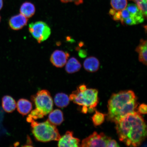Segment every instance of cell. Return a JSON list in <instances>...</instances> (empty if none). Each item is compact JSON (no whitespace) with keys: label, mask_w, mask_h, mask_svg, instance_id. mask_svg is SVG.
<instances>
[{"label":"cell","mask_w":147,"mask_h":147,"mask_svg":"<svg viewBox=\"0 0 147 147\" xmlns=\"http://www.w3.org/2000/svg\"><path fill=\"white\" fill-rule=\"evenodd\" d=\"M3 6V0H0V10L2 9Z\"/></svg>","instance_id":"obj_32"},{"label":"cell","mask_w":147,"mask_h":147,"mask_svg":"<svg viewBox=\"0 0 147 147\" xmlns=\"http://www.w3.org/2000/svg\"><path fill=\"white\" fill-rule=\"evenodd\" d=\"M31 123L32 133L38 141L47 142L59 141L61 137L56 126L48 120L41 123L33 120Z\"/></svg>","instance_id":"obj_4"},{"label":"cell","mask_w":147,"mask_h":147,"mask_svg":"<svg viewBox=\"0 0 147 147\" xmlns=\"http://www.w3.org/2000/svg\"><path fill=\"white\" fill-rule=\"evenodd\" d=\"M116 10H114V9H110L109 13L110 15H111V16H113L115 14V13Z\"/></svg>","instance_id":"obj_31"},{"label":"cell","mask_w":147,"mask_h":147,"mask_svg":"<svg viewBox=\"0 0 147 147\" xmlns=\"http://www.w3.org/2000/svg\"><path fill=\"white\" fill-rule=\"evenodd\" d=\"M115 124L119 141L127 146H139L146 137V123L137 111L128 113Z\"/></svg>","instance_id":"obj_1"},{"label":"cell","mask_w":147,"mask_h":147,"mask_svg":"<svg viewBox=\"0 0 147 147\" xmlns=\"http://www.w3.org/2000/svg\"><path fill=\"white\" fill-rule=\"evenodd\" d=\"M62 3H67L69 2H74L76 5L82 4L83 3V0H60Z\"/></svg>","instance_id":"obj_28"},{"label":"cell","mask_w":147,"mask_h":147,"mask_svg":"<svg viewBox=\"0 0 147 147\" xmlns=\"http://www.w3.org/2000/svg\"><path fill=\"white\" fill-rule=\"evenodd\" d=\"M79 55L80 57L84 58L87 56V52L84 50H81L79 51Z\"/></svg>","instance_id":"obj_30"},{"label":"cell","mask_w":147,"mask_h":147,"mask_svg":"<svg viewBox=\"0 0 147 147\" xmlns=\"http://www.w3.org/2000/svg\"><path fill=\"white\" fill-rule=\"evenodd\" d=\"M20 13L27 18H30L34 15L36 12V7L32 3L26 1L20 7Z\"/></svg>","instance_id":"obj_15"},{"label":"cell","mask_w":147,"mask_h":147,"mask_svg":"<svg viewBox=\"0 0 147 147\" xmlns=\"http://www.w3.org/2000/svg\"><path fill=\"white\" fill-rule=\"evenodd\" d=\"M29 30L33 37L39 43L47 40L51 33L50 27L42 21L30 23L29 25Z\"/></svg>","instance_id":"obj_6"},{"label":"cell","mask_w":147,"mask_h":147,"mask_svg":"<svg viewBox=\"0 0 147 147\" xmlns=\"http://www.w3.org/2000/svg\"><path fill=\"white\" fill-rule=\"evenodd\" d=\"M113 19L115 21H120L122 24H124L123 20L122 19L121 16V11L116 12L113 16Z\"/></svg>","instance_id":"obj_26"},{"label":"cell","mask_w":147,"mask_h":147,"mask_svg":"<svg viewBox=\"0 0 147 147\" xmlns=\"http://www.w3.org/2000/svg\"><path fill=\"white\" fill-rule=\"evenodd\" d=\"M48 121L55 125H59L64 121L63 113L61 110L58 109L51 111L49 115Z\"/></svg>","instance_id":"obj_16"},{"label":"cell","mask_w":147,"mask_h":147,"mask_svg":"<svg viewBox=\"0 0 147 147\" xmlns=\"http://www.w3.org/2000/svg\"><path fill=\"white\" fill-rule=\"evenodd\" d=\"M69 97L64 93H58L55 95L54 102L58 107L63 108L67 107L69 102Z\"/></svg>","instance_id":"obj_18"},{"label":"cell","mask_w":147,"mask_h":147,"mask_svg":"<svg viewBox=\"0 0 147 147\" xmlns=\"http://www.w3.org/2000/svg\"><path fill=\"white\" fill-rule=\"evenodd\" d=\"M126 8L132 16H137L143 15L142 12L140 10L137 5L134 3L128 4Z\"/></svg>","instance_id":"obj_22"},{"label":"cell","mask_w":147,"mask_h":147,"mask_svg":"<svg viewBox=\"0 0 147 147\" xmlns=\"http://www.w3.org/2000/svg\"><path fill=\"white\" fill-rule=\"evenodd\" d=\"M137 112L140 114L146 115L147 113V105L144 104L140 105L137 108Z\"/></svg>","instance_id":"obj_25"},{"label":"cell","mask_w":147,"mask_h":147,"mask_svg":"<svg viewBox=\"0 0 147 147\" xmlns=\"http://www.w3.org/2000/svg\"><path fill=\"white\" fill-rule=\"evenodd\" d=\"M2 106L3 110L7 113H11L16 109V104L11 96L5 95L2 98Z\"/></svg>","instance_id":"obj_14"},{"label":"cell","mask_w":147,"mask_h":147,"mask_svg":"<svg viewBox=\"0 0 147 147\" xmlns=\"http://www.w3.org/2000/svg\"><path fill=\"white\" fill-rule=\"evenodd\" d=\"M69 100L82 106L84 113L93 112L98 103V91L94 89H87L84 84L80 85L70 95Z\"/></svg>","instance_id":"obj_3"},{"label":"cell","mask_w":147,"mask_h":147,"mask_svg":"<svg viewBox=\"0 0 147 147\" xmlns=\"http://www.w3.org/2000/svg\"><path fill=\"white\" fill-rule=\"evenodd\" d=\"M99 60L96 58L90 57L86 59L84 63L86 70L90 72H95L98 71L100 67Z\"/></svg>","instance_id":"obj_12"},{"label":"cell","mask_w":147,"mask_h":147,"mask_svg":"<svg viewBox=\"0 0 147 147\" xmlns=\"http://www.w3.org/2000/svg\"><path fill=\"white\" fill-rule=\"evenodd\" d=\"M121 16L123 20L126 19L131 16V14L128 11V10L126 8L124 9L122 11H121Z\"/></svg>","instance_id":"obj_27"},{"label":"cell","mask_w":147,"mask_h":147,"mask_svg":"<svg viewBox=\"0 0 147 147\" xmlns=\"http://www.w3.org/2000/svg\"><path fill=\"white\" fill-rule=\"evenodd\" d=\"M111 138L103 133L98 134L95 131L82 141V147H106Z\"/></svg>","instance_id":"obj_7"},{"label":"cell","mask_w":147,"mask_h":147,"mask_svg":"<svg viewBox=\"0 0 147 147\" xmlns=\"http://www.w3.org/2000/svg\"><path fill=\"white\" fill-rule=\"evenodd\" d=\"M69 56V53L63 51L56 50L53 52L50 57V61L55 67L61 68L65 65Z\"/></svg>","instance_id":"obj_8"},{"label":"cell","mask_w":147,"mask_h":147,"mask_svg":"<svg viewBox=\"0 0 147 147\" xmlns=\"http://www.w3.org/2000/svg\"><path fill=\"white\" fill-rule=\"evenodd\" d=\"M28 22V18L20 13L11 18L9 21V24L12 30H18L26 26Z\"/></svg>","instance_id":"obj_10"},{"label":"cell","mask_w":147,"mask_h":147,"mask_svg":"<svg viewBox=\"0 0 147 147\" xmlns=\"http://www.w3.org/2000/svg\"><path fill=\"white\" fill-rule=\"evenodd\" d=\"M124 23H125L126 24L128 25H134L137 24L133 16H131L130 17L124 19L123 21Z\"/></svg>","instance_id":"obj_24"},{"label":"cell","mask_w":147,"mask_h":147,"mask_svg":"<svg viewBox=\"0 0 147 147\" xmlns=\"http://www.w3.org/2000/svg\"><path fill=\"white\" fill-rule=\"evenodd\" d=\"M95 113L92 117V121L94 125L95 126L100 125L102 124L105 120L107 115L95 110Z\"/></svg>","instance_id":"obj_19"},{"label":"cell","mask_w":147,"mask_h":147,"mask_svg":"<svg viewBox=\"0 0 147 147\" xmlns=\"http://www.w3.org/2000/svg\"><path fill=\"white\" fill-rule=\"evenodd\" d=\"M16 107L19 113L22 115H25L30 113L32 109V106L30 101L22 98L18 101Z\"/></svg>","instance_id":"obj_13"},{"label":"cell","mask_w":147,"mask_h":147,"mask_svg":"<svg viewBox=\"0 0 147 147\" xmlns=\"http://www.w3.org/2000/svg\"><path fill=\"white\" fill-rule=\"evenodd\" d=\"M1 16H0V22H1Z\"/></svg>","instance_id":"obj_33"},{"label":"cell","mask_w":147,"mask_h":147,"mask_svg":"<svg viewBox=\"0 0 147 147\" xmlns=\"http://www.w3.org/2000/svg\"><path fill=\"white\" fill-rule=\"evenodd\" d=\"M32 99L36 109L41 111L45 116L52 111L53 100L48 91L43 90L38 91L35 95L32 96Z\"/></svg>","instance_id":"obj_5"},{"label":"cell","mask_w":147,"mask_h":147,"mask_svg":"<svg viewBox=\"0 0 147 147\" xmlns=\"http://www.w3.org/2000/svg\"><path fill=\"white\" fill-rule=\"evenodd\" d=\"M44 116L45 115L41 111L36 108L35 109L33 110L28 115L27 117V121L28 122L31 123L34 119L43 118Z\"/></svg>","instance_id":"obj_21"},{"label":"cell","mask_w":147,"mask_h":147,"mask_svg":"<svg viewBox=\"0 0 147 147\" xmlns=\"http://www.w3.org/2000/svg\"><path fill=\"white\" fill-rule=\"evenodd\" d=\"M80 140L73 137L72 131H67L59 140V147H78L80 146Z\"/></svg>","instance_id":"obj_9"},{"label":"cell","mask_w":147,"mask_h":147,"mask_svg":"<svg viewBox=\"0 0 147 147\" xmlns=\"http://www.w3.org/2000/svg\"><path fill=\"white\" fill-rule=\"evenodd\" d=\"M133 1L136 3L137 6L142 12L144 17L146 18L147 0H133Z\"/></svg>","instance_id":"obj_23"},{"label":"cell","mask_w":147,"mask_h":147,"mask_svg":"<svg viewBox=\"0 0 147 147\" xmlns=\"http://www.w3.org/2000/svg\"><path fill=\"white\" fill-rule=\"evenodd\" d=\"M111 5L116 11H121L125 9L127 6V0H111Z\"/></svg>","instance_id":"obj_20"},{"label":"cell","mask_w":147,"mask_h":147,"mask_svg":"<svg viewBox=\"0 0 147 147\" xmlns=\"http://www.w3.org/2000/svg\"><path fill=\"white\" fill-rule=\"evenodd\" d=\"M119 144L115 140L110 139L108 141L106 147H119Z\"/></svg>","instance_id":"obj_29"},{"label":"cell","mask_w":147,"mask_h":147,"mask_svg":"<svg viewBox=\"0 0 147 147\" xmlns=\"http://www.w3.org/2000/svg\"><path fill=\"white\" fill-rule=\"evenodd\" d=\"M147 41L141 39L139 45L136 48V51L138 53L139 61L146 65L147 63Z\"/></svg>","instance_id":"obj_11"},{"label":"cell","mask_w":147,"mask_h":147,"mask_svg":"<svg viewBox=\"0 0 147 147\" xmlns=\"http://www.w3.org/2000/svg\"><path fill=\"white\" fill-rule=\"evenodd\" d=\"M65 64V70L69 74L76 72L80 71L82 67L80 62L74 57L70 59Z\"/></svg>","instance_id":"obj_17"},{"label":"cell","mask_w":147,"mask_h":147,"mask_svg":"<svg viewBox=\"0 0 147 147\" xmlns=\"http://www.w3.org/2000/svg\"><path fill=\"white\" fill-rule=\"evenodd\" d=\"M137 97L132 90L121 91L113 94L108 104V120L116 123L128 113L137 109Z\"/></svg>","instance_id":"obj_2"}]
</instances>
